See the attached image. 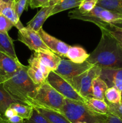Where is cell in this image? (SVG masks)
Wrapping results in <instances>:
<instances>
[{"instance_id": "obj_1", "label": "cell", "mask_w": 122, "mask_h": 123, "mask_svg": "<svg viewBox=\"0 0 122 123\" xmlns=\"http://www.w3.org/2000/svg\"><path fill=\"white\" fill-rule=\"evenodd\" d=\"M101 38L87 61L100 68H122V48L117 40L104 28H99Z\"/></svg>"}, {"instance_id": "obj_2", "label": "cell", "mask_w": 122, "mask_h": 123, "mask_svg": "<svg viewBox=\"0 0 122 123\" xmlns=\"http://www.w3.org/2000/svg\"><path fill=\"white\" fill-rule=\"evenodd\" d=\"M27 70L28 66L22 65L13 76L2 85L17 102L32 106L39 85L35 84L30 79Z\"/></svg>"}, {"instance_id": "obj_3", "label": "cell", "mask_w": 122, "mask_h": 123, "mask_svg": "<svg viewBox=\"0 0 122 123\" xmlns=\"http://www.w3.org/2000/svg\"><path fill=\"white\" fill-rule=\"evenodd\" d=\"M61 113L71 123H105L107 117V115L98 114L90 110L85 103L68 98H65Z\"/></svg>"}, {"instance_id": "obj_4", "label": "cell", "mask_w": 122, "mask_h": 123, "mask_svg": "<svg viewBox=\"0 0 122 123\" xmlns=\"http://www.w3.org/2000/svg\"><path fill=\"white\" fill-rule=\"evenodd\" d=\"M65 98L45 80L38 87L32 107H42L61 112Z\"/></svg>"}, {"instance_id": "obj_5", "label": "cell", "mask_w": 122, "mask_h": 123, "mask_svg": "<svg viewBox=\"0 0 122 123\" xmlns=\"http://www.w3.org/2000/svg\"><path fill=\"white\" fill-rule=\"evenodd\" d=\"M71 19H78L90 22L96 24L99 28L104 27L106 24L116 20L122 19V15L96 6L91 12L85 14L80 13L77 9L73 10L68 13Z\"/></svg>"}, {"instance_id": "obj_6", "label": "cell", "mask_w": 122, "mask_h": 123, "mask_svg": "<svg viewBox=\"0 0 122 123\" xmlns=\"http://www.w3.org/2000/svg\"><path fill=\"white\" fill-rule=\"evenodd\" d=\"M100 67L94 66L77 76L65 79L71 84L80 96L87 100L92 98V81L96 77L100 76Z\"/></svg>"}, {"instance_id": "obj_7", "label": "cell", "mask_w": 122, "mask_h": 123, "mask_svg": "<svg viewBox=\"0 0 122 123\" xmlns=\"http://www.w3.org/2000/svg\"><path fill=\"white\" fill-rule=\"evenodd\" d=\"M46 80L52 87L65 98L85 103L86 100L80 96L71 84L65 78L51 71Z\"/></svg>"}, {"instance_id": "obj_8", "label": "cell", "mask_w": 122, "mask_h": 123, "mask_svg": "<svg viewBox=\"0 0 122 123\" xmlns=\"http://www.w3.org/2000/svg\"><path fill=\"white\" fill-rule=\"evenodd\" d=\"M94 66L88 61L83 63L77 64L68 60L62 59L58 67L55 71L57 74L65 79H69L77 76Z\"/></svg>"}, {"instance_id": "obj_9", "label": "cell", "mask_w": 122, "mask_h": 123, "mask_svg": "<svg viewBox=\"0 0 122 123\" xmlns=\"http://www.w3.org/2000/svg\"><path fill=\"white\" fill-rule=\"evenodd\" d=\"M17 40L34 52L50 50L44 43L38 32L29 28L27 26H24L23 28L18 30Z\"/></svg>"}, {"instance_id": "obj_10", "label": "cell", "mask_w": 122, "mask_h": 123, "mask_svg": "<svg viewBox=\"0 0 122 123\" xmlns=\"http://www.w3.org/2000/svg\"><path fill=\"white\" fill-rule=\"evenodd\" d=\"M22 65L19 60L0 51V85L11 78Z\"/></svg>"}, {"instance_id": "obj_11", "label": "cell", "mask_w": 122, "mask_h": 123, "mask_svg": "<svg viewBox=\"0 0 122 123\" xmlns=\"http://www.w3.org/2000/svg\"><path fill=\"white\" fill-rule=\"evenodd\" d=\"M45 45L51 51L61 58H67V54L70 46L57 39L41 28L38 32Z\"/></svg>"}, {"instance_id": "obj_12", "label": "cell", "mask_w": 122, "mask_h": 123, "mask_svg": "<svg viewBox=\"0 0 122 123\" xmlns=\"http://www.w3.org/2000/svg\"><path fill=\"white\" fill-rule=\"evenodd\" d=\"M51 5L47 7H42L36 15L27 23V27L31 30L38 32L41 28H42L43 24L45 22L48 18L50 16V13L55 6V4L57 1L55 0H50Z\"/></svg>"}, {"instance_id": "obj_13", "label": "cell", "mask_w": 122, "mask_h": 123, "mask_svg": "<svg viewBox=\"0 0 122 123\" xmlns=\"http://www.w3.org/2000/svg\"><path fill=\"white\" fill-rule=\"evenodd\" d=\"M33 56L39 60L43 64L51 71H56L58 67L61 58L50 50H41L33 53Z\"/></svg>"}, {"instance_id": "obj_14", "label": "cell", "mask_w": 122, "mask_h": 123, "mask_svg": "<svg viewBox=\"0 0 122 123\" xmlns=\"http://www.w3.org/2000/svg\"><path fill=\"white\" fill-rule=\"evenodd\" d=\"M15 3L14 1L6 2L0 0V15L4 16L9 19L13 23L14 26L19 30L24 26L16 12Z\"/></svg>"}, {"instance_id": "obj_15", "label": "cell", "mask_w": 122, "mask_h": 123, "mask_svg": "<svg viewBox=\"0 0 122 123\" xmlns=\"http://www.w3.org/2000/svg\"><path fill=\"white\" fill-rule=\"evenodd\" d=\"M90 54L83 48L79 46H70L67 54V58L69 61L77 64L83 63L87 61Z\"/></svg>"}, {"instance_id": "obj_16", "label": "cell", "mask_w": 122, "mask_h": 123, "mask_svg": "<svg viewBox=\"0 0 122 123\" xmlns=\"http://www.w3.org/2000/svg\"><path fill=\"white\" fill-rule=\"evenodd\" d=\"M34 108L51 123H71L59 112L42 107H35Z\"/></svg>"}, {"instance_id": "obj_17", "label": "cell", "mask_w": 122, "mask_h": 123, "mask_svg": "<svg viewBox=\"0 0 122 123\" xmlns=\"http://www.w3.org/2000/svg\"><path fill=\"white\" fill-rule=\"evenodd\" d=\"M0 51L5 53L15 60H19L16 54L13 40L8 33L0 32Z\"/></svg>"}, {"instance_id": "obj_18", "label": "cell", "mask_w": 122, "mask_h": 123, "mask_svg": "<svg viewBox=\"0 0 122 123\" xmlns=\"http://www.w3.org/2000/svg\"><path fill=\"white\" fill-rule=\"evenodd\" d=\"M86 106L92 111L103 115H109L108 106L105 100L97 99L93 97L87 99L85 103Z\"/></svg>"}, {"instance_id": "obj_19", "label": "cell", "mask_w": 122, "mask_h": 123, "mask_svg": "<svg viewBox=\"0 0 122 123\" xmlns=\"http://www.w3.org/2000/svg\"><path fill=\"white\" fill-rule=\"evenodd\" d=\"M108 88L106 83L100 77H96L93 79L92 83V97L105 100V95Z\"/></svg>"}, {"instance_id": "obj_20", "label": "cell", "mask_w": 122, "mask_h": 123, "mask_svg": "<svg viewBox=\"0 0 122 123\" xmlns=\"http://www.w3.org/2000/svg\"><path fill=\"white\" fill-rule=\"evenodd\" d=\"M100 77L107 85L113 80L122 81V68H101Z\"/></svg>"}, {"instance_id": "obj_21", "label": "cell", "mask_w": 122, "mask_h": 123, "mask_svg": "<svg viewBox=\"0 0 122 123\" xmlns=\"http://www.w3.org/2000/svg\"><path fill=\"white\" fill-rule=\"evenodd\" d=\"M81 1L82 0H59L55 4L50 13V16L63 11L78 8L81 4Z\"/></svg>"}, {"instance_id": "obj_22", "label": "cell", "mask_w": 122, "mask_h": 123, "mask_svg": "<svg viewBox=\"0 0 122 123\" xmlns=\"http://www.w3.org/2000/svg\"><path fill=\"white\" fill-rule=\"evenodd\" d=\"M16 102L4 89L2 85H0V115L5 117L6 111L10 106L11 105Z\"/></svg>"}, {"instance_id": "obj_23", "label": "cell", "mask_w": 122, "mask_h": 123, "mask_svg": "<svg viewBox=\"0 0 122 123\" xmlns=\"http://www.w3.org/2000/svg\"><path fill=\"white\" fill-rule=\"evenodd\" d=\"M10 107L16 112L17 115L25 120H28L31 117L33 110V108L31 106L18 102L13 103Z\"/></svg>"}, {"instance_id": "obj_24", "label": "cell", "mask_w": 122, "mask_h": 123, "mask_svg": "<svg viewBox=\"0 0 122 123\" xmlns=\"http://www.w3.org/2000/svg\"><path fill=\"white\" fill-rule=\"evenodd\" d=\"M96 6L122 15V0H98Z\"/></svg>"}, {"instance_id": "obj_25", "label": "cell", "mask_w": 122, "mask_h": 123, "mask_svg": "<svg viewBox=\"0 0 122 123\" xmlns=\"http://www.w3.org/2000/svg\"><path fill=\"white\" fill-rule=\"evenodd\" d=\"M27 74L30 79L36 85H41L46 80V79L44 78L40 70L33 65L29 64L28 66Z\"/></svg>"}, {"instance_id": "obj_26", "label": "cell", "mask_w": 122, "mask_h": 123, "mask_svg": "<svg viewBox=\"0 0 122 123\" xmlns=\"http://www.w3.org/2000/svg\"><path fill=\"white\" fill-rule=\"evenodd\" d=\"M105 101L111 103H118L122 102L121 92L115 87L108 88L105 95Z\"/></svg>"}, {"instance_id": "obj_27", "label": "cell", "mask_w": 122, "mask_h": 123, "mask_svg": "<svg viewBox=\"0 0 122 123\" xmlns=\"http://www.w3.org/2000/svg\"><path fill=\"white\" fill-rule=\"evenodd\" d=\"M98 0H82L77 10L81 14H85L91 12L96 6Z\"/></svg>"}, {"instance_id": "obj_28", "label": "cell", "mask_w": 122, "mask_h": 123, "mask_svg": "<svg viewBox=\"0 0 122 123\" xmlns=\"http://www.w3.org/2000/svg\"><path fill=\"white\" fill-rule=\"evenodd\" d=\"M28 62L29 64L33 65V66H36L37 68H39L41 70V72H42V73L43 74V75H44V78H45V79L47 78L49 74H50V72H51V70L50 68H48V67H47V66H45L44 64H43L39 60L36 58L34 57L33 56H31V57L29 59Z\"/></svg>"}, {"instance_id": "obj_29", "label": "cell", "mask_w": 122, "mask_h": 123, "mask_svg": "<svg viewBox=\"0 0 122 123\" xmlns=\"http://www.w3.org/2000/svg\"><path fill=\"white\" fill-rule=\"evenodd\" d=\"M104 28L106 29L118 42V44L122 48V29L118 28L117 27L112 26L111 24H106L104 26Z\"/></svg>"}, {"instance_id": "obj_30", "label": "cell", "mask_w": 122, "mask_h": 123, "mask_svg": "<svg viewBox=\"0 0 122 123\" xmlns=\"http://www.w3.org/2000/svg\"><path fill=\"white\" fill-rule=\"evenodd\" d=\"M24 123H51L43 115L39 114L37 109L33 108L32 115L28 120H25Z\"/></svg>"}, {"instance_id": "obj_31", "label": "cell", "mask_w": 122, "mask_h": 123, "mask_svg": "<svg viewBox=\"0 0 122 123\" xmlns=\"http://www.w3.org/2000/svg\"><path fill=\"white\" fill-rule=\"evenodd\" d=\"M106 102L108 106L110 115L122 119V102L118 103H111L106 101Z\"/></svg>"}, {"instance_id": "obj_32", "label": "cell", "mask_w": 122, "mask_h": 123, "mask_svg": "<svg viewBox=\"0 0 122 123\" xmlns=\"http://www.w3.org/2000/svg\"><path fill=\"white\" fill-rule=\"evenodd\" d=\"M14 26L13 23L2 15H0V32L8 33V31Z\"/></svg>"}, {"instance_id": "obj_33", "label": "cell", "mask_w": 122, "mask_h": 123, "mask_svg": "<svg viewBox=\"0 0 122 123\" xmlns=\"http://www.w3.org/2000/svg\"><path fill=\"white\" fill-rule=\"evenodd\" d=\"M29 1V0H18L15 3L16 12L17 14L20 18L23 12L25 10H28V9Z\"/></svg>"}, {"instance_id": "obj_34", "label": "cell", "mask_w": 122, "mask_h": 123, "mask_svg": "<svg viewBox=\"0 0 122 123\" xmlns=\"http://www.w3.org/2000/svg\"><path fill=\"white\" fill-rule=\"evenodd\" d=\"M29 5L32 9L38 7H44L51 5L50 0H29Z\"/></svg>"}, {"instance_id": "obj_35", "label": "cell", "mask_w": 122, "mask_h": 123, "mask_svg": "<svg viewBox=\"0 0 122 123\" xmlns=\"http://www.w3.org/2000/svg\"><path fill=\"white\" fill-rule=\"evenodd\" d=\"M108 87H115L121 92L122 96V81L120 80H113L107 84Z\"/></svg>"}, {"instance_id": "obj_36", "label": "cell", "mask_w": 122, "mask_h": 123, "mask_svg": "<svg viewBox=\"0 0 122 123\" xmlns=\"http://www.w3.org/2000/svg\"><path fill=\"white\" fill-rule=\"evenodd\" d=\"M105 123H122V119L112 115H107Z\"/></svg>"}, {"instance_id": "obj_37", "label": "cell", "mask_w": 122, "mask_h": 123, "mask_svg": "<svg viewBox=\"0 0 122 123\" xmlns=\"http://www.w3.org/2000/svg\"><path fill=\"white\" fill-rule=\"evenodd\" d=\"M17 115L16 112L11 108L9 107V108L6 111V112H5L4 117H6V118L8 120V119L13 117V116H14V115Z\"/></svg>"}, {"instance_id": "obj_38", "label": "cell", "mask_w": 122, "mask_h": 123, "mask_svg": "<svg viewBox=\"0 0 122 123\" xmlns=\"http://www.w3.org/2000/svg\"><path fill=\"white\" fill-rule=\"evenodd\" d=\"M110 24H111L112 26H115V27H117L120 29H122V19H119V20L114 21L110 23Z\"/></svg>"}, {"instance_id": "obj_39", "label": "cell", "mask_w": 122, "mask_h": 123, "mask_svg": "<svg viewBox=\"0 0 122 123\" xmlns=\"http://www.w3.org/2000/svg\"><path fill=\"white\" fill-rule=\"evenodd\" d=\"M0 123H9V122L6 118L0 115Z\"/></svg>"}, {"instance_id": "obj_40", "label": "cell", "mask_w": 122, "mask_h": 123, "mask_svg": "<svg viewBox=\"0 0 122 123\" xmlns=\"http://www.w3.org/2000/svg\"><path fill=\"white\" fill-rule=\"evenodd\" d=\"M1 1H3V2H10V1H14V0H1Z\"/></svg>"}, {"instance_id": "obj_41", "label": "cell", "mask_w": 122, "mask_h": 123, "mask_svg": "<svg viewBox=\"0 0 122 123\" xmlns=\"http://www.w3.org/2000/svg\"><path fill=\"white\" fill-rule=\"evenodd\" d=\"M75 123H84V122H76Z\"/></svg>"}, {"instance_id": "obj_42", "label": "cell", "mask_w": 122, "mask_h": 123, "mask_svg": "<svg viewBox=\"0 0 122 123\" xmlns=\"http://www.w3.org/2000/svg\"><path fill=\"white\" fill-rule=\"evenodd\" d=\"M18 0H14V1H15V2H16V1H17Z\"/></svg>"}, {"instance_id": "obj_43", "label": "cell", "mask_w": 122, "mask_h": 123, "mask_svg": "<svg viewBox=\"0 0 122 123\" xmlns=\"http://www.w3.org/2000/svg\"><path fill=\"white\" fill-rule=\"evenodd\" d=\"M55 1H59V0H55Z\"/></svg>"}]
</instances>
